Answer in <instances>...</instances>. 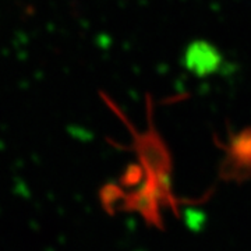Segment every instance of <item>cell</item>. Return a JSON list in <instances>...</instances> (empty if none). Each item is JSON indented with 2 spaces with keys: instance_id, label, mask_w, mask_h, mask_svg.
Here are the masks:
<instances>
[{
  "instance_id": "6da1fadb",
  "label": "cell",
  "mask_w": 251,
  "mask_h": 251,
  "mask_svg": "<svg viewBox=\"0 0 251 251\" xmlns=\"http://www.w3.org/2000/svg\"><path fill=\"white\" fill-rule=\"evenodd\" d=\"M221 64L222 56L218 48L206 41L190 44L184 52V67L200 78L218 72Z\"/></svg>"
}]
</instances>
